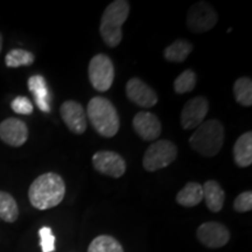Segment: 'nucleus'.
I'll return each instance as SVG.
<instances>
[{
	"label": "nucleus",
	"instance_id": "8",
	"mask_svg": "<svg viewBox=\"0 0 252 252\" xmlns=\"http://www.w3.org/2000/svg\"><path fill=\"white\" fill-rule=\"evenodd\" d=\"M94 168L100 174L118 179L124 175L126 162L121 154L112 151H98L93 157Z\"/></svg>",
	"mask_w": 252,
	"mask_h": 252
},
{
	"label": "nucleus",
	"instance_id": "13",
	"mask_svg": "<svg viewBox=\"0 0 252 252\" xmlns=\"http://www.w3.org/2000/svg\"><path fill=\"white\" fill-rule=\"evenodd\" d=\"M133 130L145 141H154L161 134L162 126L159 118L152 112L140 111L134 116Z\"/></svg>",
	"mask_w": 252,
	"mask_h": 252
},
{
	"label": "nucleus",
	"instance_id": "11",
	"mask_svg": "<svg viewBox=\"0 0 252 252\" xmlns=\"http://www.w3.org/2000/svg\"><path fill=\"white\" fill-rule=\"evenodd\" d=\"M125 90L127 98L140 108H153L158 103L156 91L138 77L128 80Z\"/></svg>",
	"mask_w": 252,
	"mask_h": 252
},
{
	"label": "nucleus",
	"instance_id": "15",
	"mask_svg": "<svg viewBox=\"0 0 252 252\" xmlns=\"http://www.w3.org/2000/svg\"><path fill=\"white\" fill-rule=\"evenodd\" d=\"M28 89L33 94L35 103L42 112H50V93L45 77L34 75L28 80Z\"/></svg>",
	"mask_w": 252,
	"mask_h": 252
},
{
	"label": "nucleus",
	"instance_id": "28",
	"mask_svg": "<svg viewBox=\"0 0 252 252\" xmlns=\"http://www.w3.org/2000/svg\"><path fill=\"white\" fill-rule=\"evenodd\" d=\"M1 49H2V35L0 34V53H1Z\"/></svg>",
	"mask_w": 252,
	"mask_h": 252
},
{
	"label": "nucleus",
	"instance_id": "21",
	"mask_svg": "<svg viewBox=\"0 0 252 252\" xmlns=\"http://www.w3.org/2000/svg\"><path fill=\"white\" fill-rule=\"evenodd\" d=\"M88 252H124V249L112 236L100 235L91 242Z\"/></svg>",
	"mask_w": 252,
	"mask_h": 252
},
{
	"label": "nucleus",
	"instance_id": "14",
	"mask_svg": "<svg viewBox=\"0 0 252 252\" xmlns=\"http://www.w3.org/2000/svg\"><path fill=\"white\" fill-rule=\"evenodd\" d=\"M0 139L13 147H20L28 139V127L21 119L7 118L0 123Z\"/></svg>",
	"mask_w": 252,
	"mask_h": 252
},
{
	"label": "nucleus",
	"instance_id": "12",
	"mask_svg": "<svg viewBox=\"0 0 252 252\" xmlns=\"http://www.w3.org/2000/svg\"><path fill=\"white\" fill-rule=\"evenodd\" d=\"M61 117L69 131L74 134H82L87 130V113L80 103L65 100L60 109Z\"/></svg>",
	"mask_w": 252,
	"mask_h": 252
},
{
	"label": "nucleus",
	"instance_id": "23",
	"mask_svg": "<svg viewBox=\"0 0 252 252\" xmlns=\"http://www.w3.org/2000/svg\"><path fill=\"white\" fill-rule=\"evenodd\" d=\"M34 55L24 49H12L5 58L6 65L9 68H18L23 65H32L34 63Z\"/></svg>",
	"mask_w": 252,
	"mask_h": 252
},
{
	"label": "nucleus",
	"instance_id": "16",
	"mask_svg": "<svg viewBox=\"0 0 252 252\" xmlns=\"http://www.w3.org/2000/svg\"><path fill=\"white\" fill-rule=\"evenodd\" d=\"M203 200L208 209L213 213H219L222 210L225 201V193L220 184L215 180H209L202 186Z\"/></svg>",
	"mask_w": 252,
	"mask_h": 252
},
{
	"label": "nucleus",
	"instance_id": "9",
	"mask_svg": "<svg viewBox=\"0 0 252 252\" xmlns=\"http://www.w3.org/2000/svg\"><path fill=\"white\" fill-rule=\"evenodd\" d=\"M209 111V102L206 97H194L185 104L181 111V125L185 130L196 128L204 122Z\"/></svg>",
	"mask_w": 252,
	"mask_h": 252
},
{
	"label": "nucleus",
	"instance_id": "25",
	"mask_svg": "<svg viewBox=\"0 0 252 252\" xmlns=\"http://www.w3.org/2000/svg\"><path fill=\"white\" fill-rule=\"evenodd\" d=\"M40 244L42 252H54L55 251V237L53 235L52 229L48 226H43L39 230Z\"/></svg>",
	"mask_w": 252,
	"mask_h": 252
},
{
	"label": "nucleus",
	"instance_id": "22",
	"mask_svg": "<svg viewBox=\"0 0 252 252\" xmlns=\"http://www.w3.org/2000/svg\"><path fill=\"white\" fill-rule=\"evenodd\" d=\"M234 94L236 102L243 106L252 105V81L249 77H241L234 84Z\"/></svg>",
	"mask_w": 252,
	"mask_h": 252
},
{
	"label": "nucleus",
	"instance_id": "20",
	"mask_svg": "<svg viewBox=\"0 0 252 252\" xmlns=\"http://www.w3.org/2000/svg\"><path fill=\"white\" fill-rule=\"evenodd\" d=\"M19 216L17 201L11 194L0 190V219L5 222L13 223Z\"/></svg>",
	"mask_w": 252,
	"mask_h": 252
},
{
	"label": "nucleus",
	"instance_id": "10",
	"mask_svg": "<svg viewBox=\"0 0 252 252\" xmlns=\"http://www.w3.org/2000/svg\"><path fill=\"white\" fill-rule=\"evenodd\" d=\"M198 241L204 247L219 249L224 247L230 239L229 229L217 222H206L198 226L196 231Z\"/></svg>",
	"mask_w": 252,
	"mask_h": 252
},
{
	"label": "nucleus",
	"instance_id": "2",
	"mask_svg": "<svg viewBox=\"0 0 252 252\" xmlns=\"http://www.w3.org/2000/svg\"><path fill=\"white\" fill-rule=\"evenodd\" d=\"M87 115L94 131L105 138H112L119 130V117L115 105L105 97H94L89 100Z\"/></svg>",
	"mask_w": 252,
	"mask_h": 252
},
{
	"label": "nucleus",
	"instance_id": "5",
	"mask_svg": "<svg viewBox=\"0 0 252 252\" xmlns=\"http://www.w3.org/2000/svg\"><path fill=\"white\" fill-rule=\"evenodd\" d=\"M176 157L178 149L175 144L169 140H158L145 152L143 166L147 172H156L174 162Z\"/></svg>",
	"mask_w": 252,
	"mask_h": 252
},
{
	"label": "nucleus",
	"instance_id": "4",
	"mask_svg": "<svg viewBox=\"0 0 252 252\" xmlns=\"http://www.w3.org/2000/svg\"><path fill=\"white\" fill-rule=\"evenodd\" d=\"M224 143V127L216 119L203 122L189 138V145L202 157H215Z\"/></svg>",
	"mask_w": 252,
	"mask_h": 252
},
{
	"label": "nucleus",
	"instance_id": "17",
	"mask_svg": "<svg viewBox=\"0 0 252 252\" xmlns=\"http://www.w3.org/2000/svg\"><path fill=\"white\" fill-rule=\"evenodd\" d=\"M234 160L238 167H249L252 163V132H245L234 145Z\"/></svg>",
	"mask_w": 252,
	"mask_h": 252
},
{
	"label": "nucleus",
	"instance_id": "7",
	"mask_svg": "<svg viewBox=\"0 0 252 252\" xmlns=\"http://www.w3.org/2000/svg\"><path fill=\"white\" fill-rule=\"evenodd\" d=\"M219 21V15L212 6L204 1L196 2L188 9L187 26L195 34L213 30Z\"/></svg>",
	"mask_w": 252,
	"mask_h": 252
},
{
	"label": "nucleus",
	"instance_id": "27",
	"mask_svg": "<svg viewBox=\"0 0 252 252\" xmlns=\"http://www.w3.org/2000/svg\"><path fill=\"white\" fill-rule=\"evenodd\" d=\"M234 209L237 213H247L252 209V193L250 190L239 194L234 201Z\"/></svg>",
	"mask_w": 252,
	"mask_h": 252
},
{
	"label": "nucleus",
	"instance_id": "19",
	"mask_svg": "<svg viewBox=\"0 0 252 252\" xmlns=\"http://www.w3.org/2000/svg\"><path fill=\"white\" fill-rule=\"evenodd\" d=\"M193 45L187 40H176L172 45L166 47L163 50V56L169 62H184L190 55Z\"/></svg>",
	"mask_w": 252,
	"mask_h": 252
},
{
	"label": "nucleus",
	"instance_id": "26",
	"mask_svg": "<svg viewBox=\"0 0 252 252\" xmlns=\"http://www.w3.org/2000/svg\"><path fill=\"white\" fill-rule=\"evenodd\" d=\"M11 108L18 115H32L33 113V104L27 97L19 96L11 103Z\"/></svg>",
	"mask_w": 252,
	"mask_h": 252
},
{
	"label": "nucleus",
	"instance_id": "3",
	"mask_svg": "<svg viewBox=\"0 0 252 252\" xmlns=\"http://www.w3.org/2000/svg\"><path fill=\"white\" fill-rule=\"evenodd\" d=\"M130 13V4L125 0H116L105 8L100 19L99 32L106 46L115 48L123 39L122 27Z\"/></svg>",
	"mask_w": 252,
	"mask_h": 252
},
{
	"label": "nucleus",
	"instance_id": "18",
	"mask_svg": "<svg viewBox=\"0 0 252 252\" xmlns=\"http://www.w3.org/2000/svg\"><path fill=\"white\" fill-rule=\"evenodd\" d=\"M203 200L202 186L197 182H188L176 195V202L182 207H195Z\"/></svg>",
	"mask_w": 252,
	"mask_h": 252
},
{
	"label": "nucleus",
	"instance_id": "6",
	"mask_svg": "<svg viewBox=\"0 0 252 252\" xmlns=\"http://www.w3.org/2000/svg\"><path fill=\"white\" fill-rule=\"evenodd\" d=\"M88 75L94 90L108 91L115 81V65L111 59L104 54L94 55L89 63Z\"/></svg>",
	"mask_w": 252,
	"mask_h": 252
},
{
	"label": "nucleus",
	"instance_id": "1",
	"mask_svg": "<svg viewBox=\"0 0 252 252\" xmlns=\"http://www.w3.org/2000/svg\"><path fill=\"white\" fill-rule=\"evenodd\" d=\"M65 195V184L56 173H45L37 176L28 189L31 204L39 210L59 206Z\"/></svg>",
	"mask_w": 252,
	"mask_h": 252
},
{
	"label": "nucleus",
	"instance_id": "24",
	"mask_svg": "<svg viewBox=\"0 0 252 252\" xmlns=\"http://www.w3.org/2000/svg\"><path fill=\"white\" fill-rule=\"evenodd\" d=\"M195 86H196V74L191 69L181 72L174 81V90L179 94L190 93L194 90Z\"/></svg>",
	"mask_w": 252,
	"mask_h": 252
}]
</instances>
